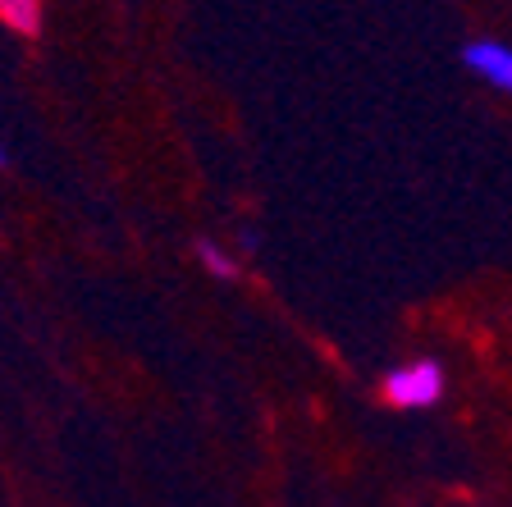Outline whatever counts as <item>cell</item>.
Returning a JSON list of instances; mask_svg holds the SVG:
<instances>
[{"label":"cell","mask_w":512,"mask_h":507,"mask_svg":"<svg viewBox=\"0 0 512 507\" xmlns=\"http://www.w3.org/2000/svg\"><path fill=\"white\" fill-rule=\"evenodd\" d=\"M439 393H444V366L439 361H412V366H398L384 375V402H394V407H435Z\"/></svg>","instance_id":"obj_1"},{"label":"cell","mask_w":512,"mask_h":507,"mask_svg":"<svg viewBox=\"0 0 512 507\" xmlns=\"http://www.w3.org/2000/svg\"><path fill=\"white\" fill-rule=\"evenodd\" d=\"M462 60H467L471 74H480L490 87H499V92L512 96V46H503V42H471L467 51H462Z\"/></svg>","instance_id":"obj_2"},{"label":"cell","mask_w":512,"mask_h":507,"mask_svg":"<svg viewBox=\"0 0 512 507\" xmlns=\"http://www.w3.org/2000/svg\"><path fill=\"white\" fill-rule=\"evenodd\" d=\"M0 23L14 28L19 37H37L42 32V0H0Z\"/></svg>","instance_id":"obj_3"},{"label":"cell","mask_w":512,"mask_h":507,"mask_svg":"<svg viewBox=\"0 0 512 507\" xmlns=\"http://www.w3.org/2000/svg\"><path fill=\"white\" fill-rule=\"evenodd\" d=\"M197 256H202V265H206V270H211V275H220V279H234V275H238V270H234V261H229V256H224L215 243H206V238H202V243H197Z\"/></svg>","instance_id":"obj_4"},{"label":"cell","mask_w":512,"mask_h":507,"mask_svg":"<svg viewBox=\"0 0 512 507\" xmlns=\"http://www.w3.org/2000/svg\"><path fill=\"white\" fill-rule=\"evenodd\" d=\"M0 165H5V151H0Z\"/></svg>","instance_id":"obj_5"}]
</instances>
